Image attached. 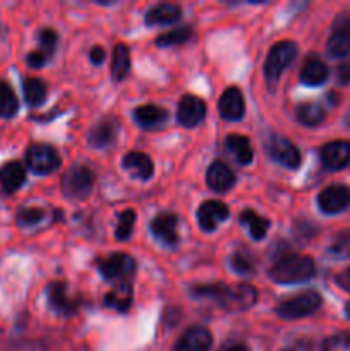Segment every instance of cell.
Returning a JSON list of instances; mask_svg holds the SVG:
<instances>
[{
    "mask_svg": "<svg viewBox=\"0 0 350 351\" xmlns=\"http://www.w3.org/2000/svg\"><path fill=\"white\" fill-rule=\"evenodd\" d=\"M191 295L194 298H208L216 302L226 311H246L257 300V291L250 285H235V287H226L223 283L196 285L191 288Z\"/></svg>",
    "mask_w": 350,
    "mask_h": 351,
    "instance_id": "cell-1",
    "label": "cell"
},
{
    "mask_svg": "<svg viewBox=\"0 0 350 351\" xmlns=\"http://www.w3.org/2000/svg\"><path fill=\"white\" fill-rule=\"evenodd\" d=\"M316 273L314 261L309 256L299 254H285L273 264L270 269V278L275 283L295 285L309 281Z\"/></svg>",
    "mask_w": 350,
    "mask_h": 351,
    "instance_id": "cell-2",
    "label": "cell"
},
{
    "mask_svg": "<svg viewBox=\"0 0 350 351\" xmlns=\"http://www.w3.org/2000/svg\"><path fill=\"white\" fill-rule=\"evenodd\" d=\"M295 55H297V45L290 40L278 41L277 45L271 47L266 62H264V77H266L270 91H275L278 81H280V75L294 62Z\"/></svg>",
    "mask_w": 350,
    "mask_h": 351,
    "instance_id": "cell-3",
    "label": "cell"
},
{
    "mask_svg": "<svg viewBox=\"0 0 350 351\" xmlns=\"http://www.w3.org/2000/svg\"><path fill=\"white\" fill-rule=\"evenodd\" d=\"M95 187V175L84 165H74L62 177V192L71 201H82Z\"/></svg>",
    "mask_w": 350,
    "mask_h": 351,
    "instance_id": "cell-4",
    "label": "cell"
},
{
    "mask_svg": "<svg viewBox=\"0 0 350 351\" xmlns=\"http://www.w3.org/2000/svg\"><path fill=\"white\" fill-rule=\"evenodd\" d=\"M321 305V295L314 290H309L281 302L277 307V314L283 319H302L314 314Z\"/></svg>",
    "mask_w": 350,
    "mask_h": 351,
    "instance_id": "cell-5",
    "label": "cell"
},
{
    "mask_svg": "<svg viewBox=\"0 0 350 351\" xmlns=\"http://www.w3.org/2000/svg\"><path fill=\"white\" fill-rule=\"evenodd\" d=\"M98 269L105 280L127 283V280H130L136 273V261L129 254L117 252L100 261Z\"/></svg>",
    "mask_w": 350,
    "mask_h": 351,
    "instance_id": "cell-6",
    "label": "cell"
},
{
    "mask_svg": "<svg viewBox=\"0 0 350 351\" xmlns=\"http://www.w3.org/2000/svg\"><path fill=\"white\" fill-rule=\"evenodd\" d=\"M26 165L33 173L48 175L60 167V156L48 144H33L26 153Z\"/></svg>",
    "mask_w": 350,
    "mask_h": 351,
    "instance_id": "cell-7",
    "label": "cell"
},
{
    "mask_svg": "<svg viewBox=\"0 0 350 351\" xmlns=\"http://www.w3.org/2000/svg\"><path fill=\"white\" fill-rule=\"evenodd\" d=\"M326 53L331 58H343L350 53V14L343 12L335 19L326 41Z\"/></svg>",
    "mask_w": 350,
    "mask_h": 351,
    "instance_id": "cell-8",
    "label": "cell"
},
{
    "mask_svg": "<svg viewBox=\"0 0 350 351\" xmlns=\"http://www.w3.org/2000/svg\"><path fill=\"white\" fill-rule=\"evenodd\" d=\"M318 206L326 215H338L350 206V187L329 185L318 195Z\"/></svg>",
    "mask_w": 350,
    "mask_h": 351,
    "instance_id": "cell-9",
    "label": "cell"
},
{
    "mask_svg": "<svg viewBox=\"0 0 350 351\" xmlns=\"http://www.w3.org/2000/svg\"><path fill=\"white\" fill-rule=\"evenodd\" d=\"M321 163L326 170L338 171L350 165V143L347 141H333L323 146Z\"/></svg>",
    "mask_w": 350,
    "mask_h": 351,
    "instance_id": "cell-10",
    "label": "cell"
},
{
    "mask_svg": "<svg viewBox=\"0 0 350 351\" xmlns=\"http://www.w3.org/2000/svg\"><path fill=\"white\" fill-rule=\"evenodd\" d=\"M178 218L172 213H161L156 215L151 221V233L158 242H161L167 247H175L178 243V232H177Z\"/></svg>",
    "mask_w": 350,
    "mask_h": 351,
    "instance_id": "cell-11",
    "label": "cell"
},
{
    "mask_svg": "<svg viewBox=\"0 0 350 351\" xmlns=\"http://www.w3.org/2000/svg\"><path fill=\"white\" fill-rule=\"evenodd\" d=\"M230 211L223 202L220 201H206L198 209V221L201 230L206 233H211L229 218Z\"/></svg>",
    "mask_w": 350,
    "mask_h": 351,
    "instance_id": "cell-12",
    "label": "cell"
},
{
    "mask_svg": "<svg viewBox=\"0 0 350 351\" xmlns=\"http://www.w3.org/2000/svg\"><path fill=\"white\" fill-rule=\"evenodd\" d=\"M47 300H48V307H50L51 311L58 315L74 314L75 308H78V304H79L78 298L69 297L65 283H58V281L48 285Z\"/></svg>",
    "mask_w": 350,
    "mask_h": 351,
    "instance_id": "cell-13",
    "label": "cell"
},
{
    "mask_svg": "<svg viewBox=\"0 0 350 351\" xmlns=\"http://www.w3.org/2000/svg\"><path fill=\"white\" fill-rule=\"evenodd\" d=\"M206 117V103L199 99L198 96L185 95L182 96L178 103L177 119L180 125L184 127H196L205 120Z\"/></svg>",
    "mask_w": 350,
    "mask_h": 351,
    "instance_id": "cell-14",
    "label": "cell"
},
{
    "mask_svg": "<svg viewBox=\"0 0 350 351\" xmlns=\"http://www.w3.org/2000/svg\"><path fill=\"white\" fill-rule=\"evenodd\" d=\"M211 343V332L202 328V326H194L178 338V341L174 346V351H209Z\"/></svg>",
    "mask_w": 350,
    "mask_h": 351,
    "instance_id": "cell-15",
    "label": "cell"
},
{
    "mask_svg": "<svg viewBox=\"0 0 350 351\" xmlns=\"http://www.w3.org/2000/svg\"><path fill=\"white\" fill-rule=\"evenodd\" d=\"M206 182H208V187L211 191L225 194L235 185V175L225 163L215 161V163L209 165L208 171H206Z\"/></svg>",
    "mask_w": 350,
    "mask_h": 351,
    "instance_id": "cell-16",
    "label": "cell"
},
{
    "mask_svg": "<svg viewBox=\"0 0 350 351\" xmlns=\"http://www.w3.org/2000/svg\"><path fill=\"white\" fill-rule=\"evenodd\" d=\"M270 154L275 161L287 168H297L301 165V153L287 137H273L270 143Z\"/></svg>",
    "mask_w": 350,
    "mask_h": 351,
    "instance_id": "cell-17",
    "label": "cell"
},
{
    "mask_svg": "<svg viewBox=\"0 0 350 351\" xmlns=\"http://www.w3.org/2000/svg\"><path fill=\"white\" fill-rule=\"evenodd\" d=\"M220 115L225 120H240L246 112V103L239 88H229L220 96Z\"/></svg>",
    "mask_w": 350,
    "mask_h": 351,
    "instance_id": "cell-18",
    "label": "cell"
},
{
    "mask_svg": "<svg viewBox=\"0 0 350 351\" xmlns=\"http://www.w3.org/2000/svg\"><path fill=\"white\" fill-rule=\"evenodd\" d=\"M122 167L137 180H150L154 171L151 158L148 154L139 153V151L127 153L122 160Z\"/></svg>",
    "mask_w": 350,
    "mask_h": 351,
    "instance_id": "cell-19",
    "label": "cell"
},
{
    "mask_svg": "<svg viewBox=\"0 0 350 351\" xmlns=\"http://www.w3.org/2000/svg\"><path fill=\"white\" fill-rule=\"evenodd\" d=\"M26 182V170L19 161H7L2 168H0V184H2L3 191L7 194L19 191Z\"/></svg>",
    "mask_w": 350,
    "mask_h": 351,
    "instance_id": "cell-20",
    "label": "cell"
},
{
    "mask_svg": "<svg viewBox=\"0 0 350 351\" xmlns=\"http://www.w3.org/2000/svg\"><path fill=\"white\" fill-rule=\"evenodd\" d=\"M168 119L167 110L156 105H143L134 110V120L143 129H158Z\"/></svg>",
    "mask_w": 350,
    "mask_h": 351,
    "instance_id": "cell-21",
    "label": "cell"
},
{
    "mask_svg": "<svg viewBox=\"0 0 350 351\" xmlns=\"http://www.w3.org/2000/svg\"><path fill=\"white\" fill-rule=\"evenodd\" d=\"M180 7L175 3H158L148 10L144 21L148 26H168L180 19Z\"/></svg>",
    "mask_w": 350,
    "mask_h": 351,
    "instance_id": "cell-22",
    "label": "cell"
},
{
    "mask_svg": "<svg viewBox=\"0 0 350 351\" xmlns=\"http://www.w3.org/2000/svg\"><path fill=\"white\" fill-rule=\"evenodd\" d=\"M328 67L318 57H309L301 69V82L304 86H319L328 79Z\"/></svg>",
    "mask_w": 350,
    "mask_h": 351,
    "instance_id": "cell-23",
    "label": "cell"
},
{
    "mask_svg": "<svg viewBox=\"0 0 350 351\" xmlns=\"http://www.w3.org/2000/svg\"><path fill=\"white\" fill-rule=\"evenodd\" d=\"M117 132H119V125L113 120H103L98 125L93 127V130L89 132V146L95 147V149H105L110 144L115 141Z\"/></svg>",
    "mask_w": 350,
    "mask_h": 351,
    "instance_id": "cell-24",
    "label": "cell"
},
{
    "mask_svg": "<svg viewBox=\"0 0 350 351\" xmlns=\"http://www.w3.org/2000/svg\"><path fill=\"white\" fill-rule=\"evenodd\" d=\"M105 307L113 308L117 312H127L130 304H132V288L129 283H120L119 287L113 288L112 291L105 295L103 300Z\"/></svg>",
    "mask_w": 350,
    "mask_h": 351,
    "instance_id": "cell-25",
    "label": "cell"
},
{
    "mask_svg": "<svg viewBox=\"0 0 350 351\" xmlns=\"http://www.w3.org/2000/svg\"><path fill=\"white\" fill-rule=\"evenodd\" d=\"M225 144L230 153L233 154V158L237 160V163L249 165L253 161V147H250L249 139L246 136L230 134V136H226Z\"/></svg>",
    "mask_w": 350,
    "mask_h": 351,
    "instance_id": "cell-26",
    "label": "cell"
},
{
    "mask_svg": "<svg viewBox=\"0 0 350 351\" xmlns=\"http://www.w3.org/2000/svg\"><path fill=\"white\" fill-rule=\"evenodd\" d=\"M299 122L305 127H316L319 123L325 122L326 112L323 110L321 105L318 103H301L297 106V112H295Z\"/></svg>",
    "mask_w": 350,
    "mask_h": 351,
    "instance_id": "cell-27",
    "label": "cell"
},
{
    "mask_svg": "<svg viewBox=\"0 0 350 351\" xmlns=\"http://www.w3.org/2000/svg\"><path fill=\"white\" fill-rule=\"evenodd\" d=\"M130 69V53L126 45H115L112 57V77L113 81L120 82L126 79Z\"/></svg>",
    "mask_w": 350,
    "mask_h": 351,
    "instance_id": "cell-28",
    "label": "cell"
},
{
    "mask_svg": "<svg viewBox=\"0 0 350 351\" xmlns=\"http://www.w3.org/2000/svg\"><path fill=\"white\" fill-rule=\"evenodd\" d=\"M23 91L24 99H26L27 106H31V108L43 105V101L47 99V86L41 79L27 77L23 84Z\"/></svg>",
    "mask_w": 350,
    "mask_h": 351,
    "instance_id": "cell-29",
    "label": "cell"
},
{
    "mask_svg": "<svg viewBox=\"0 0 350 351\" xmlns=\"http://www.w3.org/2000/svg\"><path fill=\"white\" fill-rule=\"evenodd\" d=\"M240 223L249 228L250 237H253L254 240H263L271 225L266 218L259 216L257 213L250 211V209H246V211L240 215Z\"/></svg>",
    "mask_w": 350,
    "mask_h": 351,
    "instance_id": "cell-30",
    "label": "cell"
},
{
    "mask_svg": "<svg viewBox=\"0 0 350 351\" xmlns=\"http://www.w3.org/2000/svg\"><path fill=\"white\" fill-rule=\"evenodd\" d=\"M19 112V99L7 82H0V117L12 119Z\"/></svg>",
    "mask_w": 350,
    "mask_h": 351,
    "instance_id": "cell-31",
    "label": "cell"
},
{
    "mask_svg": "<svg viewBox=\"0 0 350 351\" xmlns=\"http://www.w3.org/2000/svg\"><path fill=\"white\" fill-rule=\"evenodd\" d=\"M192 29L191 27H177V29H172L168 33L161 34V36L156 38L158 47H174V45H182L185 41L191 40Z\"/></svg>",
    "mask_w": 350,
    "mask_h": 351,
    "instance_id": "cell-32",
    "label": "cell"
},
{
    "mask_svg": "<svg viewBox=\"0 0 350 351\" xmlns=\"http://www.w3.org/2000/svg\"><path fill=\"white\" fill-rule=\"evenodd\" d=\"M230 266L237 274H242V276H250L254 273V261L246 250L233 252L232 257H230Z\"/></svg>",
    "mask_w": 350,
    "mask_h": 351,
    "instance_id": "cell-33",
    "label": "cell"
},
{
    "mask_svg": "<svg viewBox=\"0 0 350 351\" xmlns=\"http://www.w3.org/2000/svg\"><path fill=\"white\" fill-rule=\"evenodd\" d=\"M134 223H136V213L127 209L120 215L119 218V225H117L115 230V237L119 240H129L130 239V233H132L134 228Z\"/></svg>",
    "mask_w": 350,
    "mask_h": 351,
    "instance_id": "cell-34",
    "label": "cell"
},
{
    "mask_svg": "<svg viewBox=\"0 0 350 351\" xmlns=\"http://www.w3.org/2000/svg\"><path fill=\"white\" fill-rule=\"evenodd\" d=\"M329 256L336 259H349L350 257V233H340L331 242L328 249Z\"/></svg>",
    "mask_w": 350,
    "mask_h": 351,
    "instance_id": "cell-35",
    "label": "cell"
},
{
    "mask_svg": "<svg viewBox=\"0 0 350 351\" xmlns=\"http://www.w3.org/2000/svg\"><path fill=\"white\" fill-rule=\"evenodd\" d=\"M38 41H40V50L38 51L43 53L47 58H50L54 55L55 47H57V33L54 29L45 27L38 33Z\"/></svg>",
    "mask_w": 350,
    "mask_h": 351,
    "instance_id": "cell-36",
    "label": "cell"
},
{
    "mask_svg": "<svg viewBox=\"0 0 350 351\" xmlns=\"http://www.w3.org/2000/svg\"><path fill=\"white\" fill-rule=\"evenodd\" d=\"M45 218L43 209L38 208H23L19 213H17L16 219L19 226H34Z\"/></svg>",
    "mask_w": 350,
    "mask_h": 351,
    "instance_id": "cell-37",
    "label": "cell"
},
{
    "mask_svg": "<svg viewBox=\"0 0 350 351\" xmlns=\"http://www.w3.org/2000/svg\"><path fill=\"white\" fill-rule=\"evenodd\" d=\"M336 79H338L340 84H350V58L338 65V69H336Z\"/></svg>",
    "mask_w": 350,
    "mask_h": 351,
    "instance_id": "cell-38",
    "label": "cell"
},
{
    "mask_svg": "<svg viewBox=\"0 0 350 351\" xmlns=\"http://www.w3.org/2000/svg\"><path fill=\"white\" fill-rule=\"evenodd\" d=\"M47 60H48V58L45 57L43 53H40L38 50L31 51V53L27 55V65H30V67L40 69V67H43L45 64H47Z\"/></svg>",
    "mask_w": 350,
    "mask_h": 351,
    "instance_id": "cell-39",
    "label": "cell"
},
{
    "mask_svg": "<svg viewBox=\"0 0 350 351\" xmlns=\"http://www.w3.org/2000/svg\"><path fill=\"white\" fill-rule=\"evenodd\" d=\"M335 281L342 290L350 291V267H347V269H343L342 273L336 274Z\"/></svg>",
    "mask_w": 350,
    "mask_h": 351,
    "instance_id": "cell-40",
    "label": "cell"
},
{
    "mask_svg": "<svg viewBox=\"0 0 350 351\" xmlns=\"http://www.w3.org/2000/svg\"><path fill=\"white\" fill-rule=\"evenodd\" d=\"M89 58H91V62L95 65H100L105 62V50H103L102 47H93L91 53H89Z\"/></svg>",
    "mask_w": 350,
    "mask_h": 351,
    "instance_id": "cell-41",
    "label": "cell"
},
{
    "mask_svg": "<svg viewBox=\"0 0 350 351\" xmlns=\"http://www.w3.org/2000/svg\"><path fill=\"white\" fill-rule=\"evenodd\" d=\"M220 351H250L244 343H229V345L223 346Z\"/></svg>",
    "mask_w": 350,
    "mask_h": 351,
    "instance_id": "cell-42",
    "label": "cell"
},
{
    "mask_svg": "<svg viewBox=\"0 0 350 351\" xmlns=\"http://www.w3.org/2000/svg\"><path fill=\"white\" fill-rule=\"evenodd\" d=\"M338 343H342L343 346H349V348H350V332H349V335L338 336Z\"/></svg>",
    "mask_w": 350,
    "mask_h": 351,
    "instance_id": "cell-43",
    "label": "cell"
},
{
    "mask_svg": "<svg viewBox=\"0 0 350 351\" xmlns=\"http://www.w3.org/2000/svg\"><path fill=\"white\" fill-rule=\"evenodd\" d=\"M345 312H347V315H349V319H350V302H349V304H347V307H345Z\"/></svg>",
    "mask_w": 350,
    "mask_h": 351,
    "instance_id": "cell-44",
    "label": "cell"
},
{
    "mask_svg": "<svg viewBox=\"0 0 350 351\" xmlns=\"http://www.w3.org/2000/svg\"><path fill=\"white\" fill-rule=\"evenodd\" d=\"M345 122H347V123H349V125H350V112H349V115H347V119H345Z\"/></svg>",
    "mask_w": 350,
    "mask_h": 351,
    "instance_id": "cell-45",
    "label": "cell"
}]
</instances>
